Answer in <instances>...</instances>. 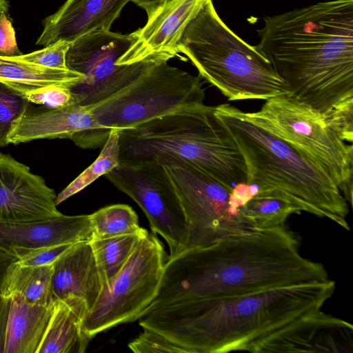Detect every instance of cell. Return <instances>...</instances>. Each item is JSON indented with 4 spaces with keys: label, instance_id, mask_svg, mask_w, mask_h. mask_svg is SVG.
<instances>
[{
    "label": "cell",
    "instance_id": "cell-29",
    "mask_svg": "<svg viewBox=\"0 0 353 353\" xmlns=\"http://www.w3.org/2000/svg\"><path fill=\"white\" fill-rule=\"evenodd\" d=\"M143 330L128 343V347L135 353H190L188 349L154 330L148 328Z\"/></svg>",
    "mask_w": 353,
    "mask_h": 353
},
{
    "label": "cell",
    "instance_id": "cell-8",
    "mask_svg": "<svg viewBox=\"0 0 353 353\" xmlns=\"http://www.w3.org/2000/svg\"><path fill=\"white\" fill-rule=\"evenodd\" d=\"M202 77L194 76L167 61L158 62L130 85L88 107L102 130L84 149L103 145L110 132L131 129L154 119L204 104Z\"/></svg>",
    "mask_w": 353,
    "mask_h": 353
},
{
    "label": "cell",
    "instance_id": "cell-16",
    "mask_svg": "<svg viewBox=\"0 0 353 353\" xmlns=\"http://www.w3.org/2000/svg\"><path fill=\"white\" fill-rule=\"evenodd\" d=\"M90 214L22 222L0 221V248L21 259L30 252L63 243L90 241Z\"/></svg>",
    "mask_w": 353,
    "mask_h": 353
},
{
    "label": "cell",
    "instance_id": "cell-13",
    "mask_svg": "<svg viewBox=\"0 0 353 353\" xmlns=\"http://www.w3.org/2000/svg\"><path fill=\"white\" fill-rule=\"evenodd\" d=\"M57 194L44 179L9 154L0 152V221L44 220L62 214Z\"/></svg>",
    "mask_w": 353,
    "mask_h": 353
},
{
    "label": "cell",
    "instance_id": "cell-26",
    "mask_svg": "<svg viewBox=\"0 0 353 353\" xmlns=\"http://www.w3.org/2000/svg\"><path fill=\"white\" fill-rule=\"evenodd\" d=\"M301 212L289 199L272 195L256 194L243 208L245 216L259 229L285 225L290 215Z\"/></svg>",
    "mask_w": 353,
    "mask_h": 353
},
{
    "label": "cell",
    "instance_id": "cell-23",
    "mask_svg": "<svg viewBox=\"0 0 353 353\" xmlns=\"http://www.w3.org/2000/svg\"><path fill=\"white\" fill-rule=\"evenodd\" d=\"M52 264L23 265L15 263L8 271L2 286V296L20 294L30 304L52 306L56 299L52 289Z\"/></svg>",
    "mask_w": 353,
    "mask_h": 353
},
{
    "label": "cell",
    "instance_id": "cell-6",
    "mask_svg": "<svg viewBox=\"0 0 353 353\" xmlns=\"http://www.w3.org/2000/svg\"><path fill=\"white\" fill-rule=\"evenodd\" d=\"M176 47L228 101L267 100L290 94L270 61L224 23L212 0L188 23Z\"/></svg>",
    "mask_w": 353,
    "mask_h": 353
},
{
    "label": "cell",
    "instance_id": "cell-20",
    "mask_svg": "<svg viewBox=\"0 0 353 353\" xmlns=\"http://www.w3.org/2000/svg\"><path fill=\"white\" fill-rule=\"evenodd\" d=\"M88 311L85 302L77 296L57 300L38 353L85 352L91 340L83 328Z\"/></svg>",
    "mask_w": 353,
    "mask_h": 353
},
{
    "label": "cell",
    "instance_id": "cell-10",
    "mask_svg": "<svg viewBox=\"0 0 353 353\" xmlns=\"http://www.w3.org/2000/svg\"><path fill=\"white\" fill-rule=\"evenodd\" d=\"M168 259L155 234L143 236L88 311L83 321L85 334L92 339L113 327L138 320L157 296Z\"/></svg>",
    "mask_w": 353,
    "mask_h": 353
},
{
    "label": "cell",
    "instance_id": "cell-15",
    "mask_svg": "<svg viewBox=\"0 0 353 353\" xmlns=\"http://www.w3.org/2000/svg\"><path fill=\"white\" fill-rule=\"evenodd\" d=\"M92 111L77 103L59 108L30 106L12 123L8 144H19L37 139H70L83 148L102 130Z\"/></svg>",
    "mask_w": 353,
    "mask_h": 353
},
{
    "label": "cell",
    "instance_id": "cell-30",
    "mask_svg": "<svg viewBox=\"0 0 353 353\" xmlns=\"http://www.w3.org/2000/svg\"><path fill=\"white\" fill-rule=\"evenodd\" d=\"M70 43L58 41L41 50L14 57L22 61L46 68L68 69L66 54Z\"/></svg>",
    "mask_w": 353,
    "mask_h": 353
},
{
    "label": "cell",
    "instance_id": "cell-18",
    "mask_svg": "<svg viewBox=\"0 0 353 353\" xmlns=\"http://www.w3.org/2000/svg\"><path fill=\"white\" fill-rule=\"evenodd\" d=\"M353 326L321 310L279 335L272 352H352Z\"/></svg>",
    "mask_w": 353,
    "mask_h": 353
},
{
    "label": "cell",
    "instance_id": "cell-12",
    "mask_svg": "<svg viewBox=\"0 0 353 353\" xmlns=\"http://www.w3.org/2000/svg\"><path fill=\"white\" fill-rule=\"evenodd\" d=\"M105 176L142 209L152 233L160 235L168 243V259L183 250L188 231L185 216L176 193L160 163H120Z\"/></svg>",
    "mask_w": 353,
    "mask_h": 353
},
{
    "label": "cell",
    "instance_id": "cell-21",
    "mask_svg": "<svg viewBox=\"0 0 353 353\" xmlns=\"http://www.w3.org/2000/svg\"><path fill=\"white\" fill-rule=\"evenodd\" d=\"M5 353H38L50 323L54 304L28 303L20 294L10 296Z\"/></svg>",
    "mask_w": 353,
    "mask_h": 353
},
{
    "label": "cell",
    "instance_id": "cell-25",
    "mask_svg": "<svg viewBox=\"0 0 353 353\" xmlns=\"http://www.w3.org/2000/svg\"><path fill=\"white\" fill-rule=\"evenodd\" d=\"M119 138V130L114 129L110 132L97 159L57 195V206L120 164Z\"/></svg>",
    "mask_w": 353,
    "mask_h": 353
},
{
    "label": "cell",
    "instance_id": "cell-4",
    "mask_svg": "<svg viewBox=\"0 0 353 353\" xmlns=\"http://www.w3.org/2000/svg\"><path fill=\"white\" fill-rule=\"evenodd\" d=\"M214 109L243 157L246 183L257 187L256 194L288 199L303 212L350 230L349 203L330 176L281 139L240 117L234 106L223 103Z\"/></svg>",
    "mask_w": 353,
    "mask_h": 353
},
{
    "label": "cell",
    "instance_id": "cell-27",
    "mask_svg": "<svg viewBox=\"0 0 353 353\" xmlns=\"http://www.w3.org/2000/svg\"><path fill=\"white\" fill-rule=\"evenodd\" d=\"M92 238H107L132 234L143 230L135 211L128 205L114 204L100 208L90 214Z\"/></svg>",
    "mask_w": 353,
    "mask_h": 353
},
{
    "label": "cell",
    "instance_id": "cell-17",
    "mask_svg": "<svg viewBox=\"0 0 353 353\" xmlns=\"http://www.w3.org/2000/svg\"><path fill=\"white\" fill-rule=\"evenodd\" d=\"M132 0H67L43 20L36 44L48 46L58 41L72 43L96 31L110 30L123 7Z\"/></svg>",
    "mask_w": 353,
    "mask_h": 353
},
{
    "label": "cell",
    "instance_id": "cell-37",
    "mask_svg": "<svg viewBox=\"0 0 353 353\" xmlns=\"http://www.w3.org/2000/svg\"><path fill=\"white\" fill-rule=\"evenodd\" d=\"M9 10V2L7 0H0V14L7 13Z\"/></svg>",
    "mask_w": 353,
    "mask_h": 353
},
{
    "label": "cell",
    "instance_id": "cell-33",
    "mask_svg": "<svg viewBox=\"0 0 353 353\" xmlns=\"http://www.w3.org/2000/svg\"><path fill=\"white\" fill-rule=\"evenodd\" d=\"M19 50L12 23L7 13L0 14V57H13L21 55Z\"/></svg>",
    "mask_w": 353,
    "mask_h": 353
},
{
    "label": "cell",
    "instance_id": "cell-34",
    "mask_svg": "<svg viewBox=\"0 0 353 353\" xmlns=\"http://www.w3.org/2000/svg\"><path fill=\"white\" fill-rule=\"evenodd\" d=\"M10 305V297L0 296V353H5L6 333Z\"/></svg>",
    "mask_w": 353,
    "mask_h": 353
},
{
    "label": "cell",
    "instance_id": "cell-19",
    "mask_svg": "<svg viewBox=\"0 0 353 353\" xmlns=\"http://www.w3.org/2000/svg\"><path fill=\"white\" fill-rule=\"evenodd\" d=\"M52 289L56 299L74 296L89 310L104 289L90 241L75 243L52 263Z\"/></svg>",
    "mask_w": 353,
    "mask_h": 353
},
{
    "label": "cell",
    "instance_id": "cell-24",
    "mask_svg": "<svg viewBox=\"0 0 353 353\" xmlns=\"http://www.w3.org/2000/svg\"><path fill=\"white\" fill-rule=\"evenodd\" d=\"M148 233L143 228L135 233L90 240L104 288L122 269L139 240Z\"/></svg>",
    "mask_w": 353,
    "mask_h": 353
},
{
    "label": "cell",
    "instance_id": "cell-35",
    "mask_svg": "<svg viewBox=\"0 0 353 353\" xmlns=\"http://www.w3.org/2000/svg\"><path fill=\"white\" fill-rule=\"evenodd\" d=\"M19 258L0 248V296L4 279L11 267Z\"/></svg>",
    "mask_w": 353,
    "mask_h": 353
},
{
    "label": "cell",
    "instance_id": "cell-28",
    "mask_svg": "<svg viewBox=\"0 0 353 353\" xmlns=\"http://www.w3.org/2000/svg\"><path fill=\"white\" fill-rule=\"evenodd\" d=\"M30 102L24 95L0 81V148L8 145L12 123L27 110Z\"/></svg>",
    "mask_w": 353,
    "mask_h": 353
},
{
    "label": "cell",
    "instance_id": "cell-22",
    "mask_svg": "<svg viewBox=\"0 0 353 353\" xmlns=\"http://www.w3.org/2000/svg\"><path fill=\"white\" fill-rule=\"evenodd\" d=\"M84 79L83 74L69 69L49 68L20 61L14 57H0V81L22 94L52 85L72 88Z\"/></svg>",
    "mask_w": 353,
    "mask_h": 353
},
{
    "label": "cell",
    "instance_id": "cell-11",
    "mask_svg": "<svg viewBox=\"0 0 353 353\" xmlns=\"http://www.w3.org/2000/svg\"><path fill=\"white\" fill-rule=\"evenodd\" d=\"M134 41L133 33L122 34L100 30L84 34L70 43L66 54L67 68L85 77L81 83L71 88L75 103L90 106L110 97L158 63L117 65Z\"/></svg>",
    "mask_w": 353,
    "mask_h": 353
},
{
    "label": "cell",
    "instance_id": "cell-31",
    "mask_svg": "<svg viewBox=\"0 0 353 353\" xmlns=\"http://www.w3.org/2000/svg\"><path fill=\"white\" fill-rule=\"evenodd\" d=\"M30 102L48 108H59L75 103L71 87L52 85L28 91L23 94Z\"/></svg>",
    "mask_w": 353,
    "mask_h": 353
},
{
    "label": "cell",
    "instance_id": "cell-7",
    "mask_svg": "<svg viewBox=\"0 0 353 353\" xmlns=\"http://www.w3.org/2000/svg\"><path fill=\"white\" fill-rule=\"evenodd\" d=\"M235 110L312 161L332 179L352 205L353 146L325 116L290 94L265 100L256 112H245L236 107Z\"/></svg>",
    "mask_w": 353,
    "mask_h": 353
},
{
    "label": "cell",
    "instance_id": "cell-3",
    "mask_svg": "<svg viewBox=\"0 0 353 353\" xmlns=\"http://www.w3.org/2000/svg\"><path fill=\"white\" fill-rule=\"evenodd\" d=\"M299 236L285 225L257 229L168 259L148 310L328 279L325 267L303 257Z\"/></svg>",
    "mask_w": 353,
    "mask_h": 353
},
{
    "label": "cell",
    "instance_id": "cell-9",
    "mask_svg": "<svg viewBox=\"0 0 353 353\" xmlns=\"http://www.w3.org/2000/svg\"><path fill=\"white\" fill-rule=\"evenodd\" d=\"M152 163L163 167L182 205L188 227L183 251L259 229L243 212L248 197L240 185L230 190L179 158L163 157Z\"/></svg>",
    "mask_w": 353,
    "mask_h": 353
},
{
    "label": "cell",
    "instance_id": "cell-36",
    "mask_svg": "<svg viewBox=\"0 0 353 353\" xmlns=\"http://www.w3.org/2000/svg\"><path fill=\"white\" fill-rule=\"evenodd\" d=\"M171 0H132V1L146 11L148 17L161 5Z\"/></svg>",
    "mask_w": 353,
    "mask_h": 353
},
{
    "label": "cell",
    "instance_id": "cell-2",
    "mask_svg": "<svg viewBox=\"0 0 353 353\" xmlns=\"http://www.w3.org/2000/svg\"><path fill=\"white\" fill-rule=\"evenodd\" d=\"M335 290L330 279L164 304L144 313L154 330L190 353H265L280 334L321 310Z\"/></svg>",
    "mask_w": 353,
    "mask_h": 353
},
{
    "label": "cell",
    "instance_id": "cell-14",
    "mask_svg": "<svg viewBox=\"0 0 353 353\" xmlns=\"http://www.w3.org/2000/svg\"><path fill=\"white\" fill-rule=\"evenodd\" d=\"M209 0H171L158 8L141 28L132 32L134 41L117 65L168 61L177 56V43L188 23Z\"/></svg>",
    "mask_w": 353,
    "mask_h": 353
},
{
    "label": "cell",
    "instance_id": "cell-5",
    "mask_svg": "<svg viewBox=\"0 0 353 353\" xmlns=\"http://www.w3.org/2000/svg\"><path fill=\"white\" fill-rule=\"evenodd\" d=\"M214 111V106L203 104L120 130V163H147L172 157L194 165L230 190L246 183L243 157Z\"/></svg>",
    "mask_w": 353,
    "mask_h": 353
},
{
    "label": "cell",
    "instance_id": "cell-1",
    "mask_svg": "<svg viewBox=\"0 0 353 353\" xmlns=\"http://www.w3.org/2000/svg\"><path fill=\"white\" fill-rule=\"evenodd\" d=\"M256 48L290 95L330 121L353 123V0H330L266 16Z\"/></svg>",
    "mask_w": 353,
    "mask_h": 353
},
{
    "label": "cell",
    "instance_id": "cell-32",
    "mask_svg": "<svg viewBox=\"0 0 353 353\" xmlns=\"http://www.w3.org/2000/svg\"><path fill=\"white\" fill-rule=\"evenodd\" d=\"M74 243H63L32 251L19 259L18 263L30 266L51 265Z\"/></svg>",
    "mask_w": 353,
    "mask_h": 353
}]
</instances>
